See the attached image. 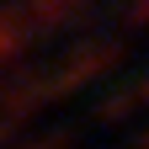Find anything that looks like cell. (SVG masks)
<instances>
[{
  "label": "cell",
  "mask_w": 149,
  "mask_h": 149,
  "mask_svg": "<svg viewBox=\"0 0 149 149\" xmlns=\"http://www.w3.org/2000/svg\"><path fill=\"white\" fill-rule=\"evenodd\" d=\"M133 22H149V0H133Z\"/></svg>",
  "instance_id": "cell-1"
},
{
  "label": "cell",
  "mask_w": 149,
  "mask_h": 149,
  "mask_svg": "<svg viewBox=\"0 0 149 149\" xmlns=\"http://www.w3.org/2000/svg\"><path fill=\"white\" fill-rule=\"evenodd\" d=\"M0 139H6V123H0Z\"/></svg>",
  "instance_id": "cell-2"
}]
</instances>
